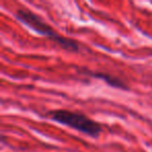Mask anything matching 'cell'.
<instances>
[{
    "label": "cell",
    "instance_id": "6da1fadb",
    "mask_svg": "<svg viewBox=\"0 0 152 152\" xmlns=\"http://www.w3.org/2000/svg\"><path fill=\"white\" fill-rule=\"evenodd\" d=\"M15 17L22 24L36 31L37 34L46 37L64 50L71 51V52H79L80 50V45L77 41L61 36L52 26L45 22L34 12L28 9H19L16 12Z\"/></svg>",
    "mask_w": 152,
    "mask_h": 152
},
{
    "label": "cell",
    "instance_id": "7a4b0ae2",
    "mask_svg": "<svg viewBox=\"0 0 152 152\" xmlns=\"http://www.w3.org/2000/svg\"><path fill=\"white\" fill-rule=\"evenodd\" d=\"M45 117L53 122L68 126L94 139H97L103 130V125L79 112L69 110H48L45 114Z\"/></svg>",
    "mask_w": 152,
    "mask_h": 152
},
{
    "label": "cell",
    "instance_id": "3957f363",
    "mask_svg": "<svg viewBox=\"0 0 152 152\" xmlns=\"http://www.w3.org/2000/svg\"><path fill=\"white\" fill-rule=\"evenodd\" d=\"M83 73L85 75L91 76L94 78H98L103 80L106 85H108L110 87L115 88V89H119V90H129V87L127 86V83L124 80H122L121 78L114 76L112 74L108 73H103V72H92V71H86L83 70Z\"/></svg>",
    "mask_w": 152,
    "mask_h": 152
}]
</instances>
